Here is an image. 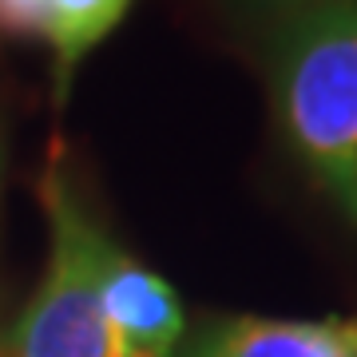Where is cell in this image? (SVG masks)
<instances>
[{
  "mask_svg": "<svg viewBox=\"0 0 357 357\" xmlns=\"http://www.w3.org/2000/svg\"><path fill=\"white\" fill-rule=\"evenodd\" d=\"M183 357H349L342 321L222 318L206 326Z\"/></svg>",
  "mask_w": 357,
  "mask_h": 357,
  "instance_id": "cell-4",
  "label": "cell"
},
{
  "mask_svg": "<svg viewBox=\"0 0 357 357\" xmlns=\"http://www.w3.org/2000/svg\"><path fill=\"white\" fill-rule=\"evenodd\" d=\"M243 13H250L255 20H266L282 32L286 24L302 20V16L326 13V8H342V4H357V0H234Z\"/></svg>",
  "mask_w": 357,
  "mask_h": 357,
  "instance_id": "cell-6",
  "label": "cell"
},
{
  "mask_svg": "<svg viewBox=\"0 0 357 357\" xmlns=\"http://www.w3.org/2000/svg\"><path fill=\"white\" fill-rule=\"evenodd\" d=\"M342 337H345V349H349V357H357V318L342 321Z\"/></svg>",
  "mask_w": 357,
  "mask_h": 357,
  "instance_id": "cell-8",
  "label": "cell"
},
{
  "mask_svg": "<svg viewBox=\"0 0 357 357\" xmlns=\"http://www.w3.org/2000/svg\"><path fill=\"white\" fill-rule=\"evenodd\" d=\"M40 199L52 227L48 270L0 345V357H128L100 290L115 243L79 203L60 167L44 175Z\"/></svg>",
  "mask_w": 357,
  "mask_h": 357,
  "instance_id": "cell-2",
  "label": "cell"
},
{
  "mask_svg": "<svg viewBox=\"0 0 357 357\" xmlns=\"http://www.w3.org/2000/svg\"><path fill=\"white\" fill-rule=\"evenodd\" d=\"M103 310L112 318L128 357H171L187 330L175 286L115 246L103 266Z\"/></svg>",
  "mask_w": 357,
  "mask_h": 357,
  "instance_id": "cell-3",
  "label": "cell"
},
{
  "mask_svg": "<svg viewBox=\"0 0 357 357\" xmlns=\"http://www.w3.org/2000/svg\"><path fill=\"white\" fill-rule=\"evenodd\" d=\"M135 0H44V40L56 56V91L68 96L76 68L88 60L119 20L131 13Z\"/></svg>",
  "mask_w": 357,
  "mask_h": 357,
  "instance_id": "cell-5",
  "label": "cell"
},
{
  "mask_svg": "<svg viewBox=\"0 0 357 357\" xmlns=\"http://www.w3.org/2000/svg\"><path fill=\"white\" fill-rule=\"evenodd\" d=\"M270 88L290 151L357 218V4L282 28Z\"/></svg>",
  "mask_w": 357,
  "mask_h": 357,
  "instance_id": "cell-1",
  "label": "cell"
},
{
  "mask_svg": "<svg viewBox=\"0 0 357 357\" xmlns=\"http://www.w3.org/2000/svg\"><path fill=\"white\" fill-rule=\"evenodd\" d=\"M0 36L44 40V0H0Z\"/></svg>",
  "mask_w": 357,
  "mask_h": 357,
  "instance_id": "cell-7",
  "label": "cell"
}]
</instances>
